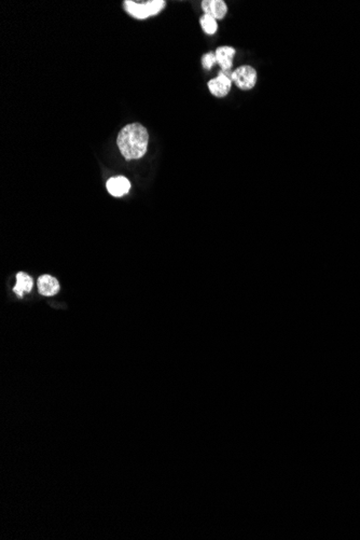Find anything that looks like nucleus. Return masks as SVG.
<instances>
[{"mask_svg":"<svg viewBox=\"0 0 360 540\" xmlns=\"http://www.w3.org/2000/svg\"><path fill=\"white\" fill-rule=\"evenodd\" d=\"M200 23L205 34L207 35L216 34L218 30V23H217V20H215L213 17L204 14V16L200 19Z\"/></svg>","mask_w":360,"mask_h":540,"instance_id":"10","label":"nucleus"},{"mask_svg":"<svg viewBox=\"0 0 360 540\" xmlns=\"http://www.w3.org/2000/svg\"><path fill=\"white\" fill-rule=\"evenodd\" d=\"M149 134L140 123H131L124 126L118 135L119 150L126 160L143 158L148 149Z\"/></svg>","mask_w":360,"mask_h":540,"instance_id":"1","label":"nucleus"},{"mask_svg":"<svg viewBox=\"0 0 360 540\" xmlns=\"http://www.w3.org/2000/svg\"><path fill=\"white\" fill-rule=\"evenodd\" d=\"M202 9L204 14L213 17L215 20H222L228 13V6L223 0H204Z\"/></svg>","mask_w":360,"mask_h":540,"instance_id":"5","label":"nucleus"},{"mask_svg":"<svg viewBox=\"0 0 360 540\" xmlns=\"http://www.w3.org/2000/svg\"><path fill=\"white\" fill-rule=\"evenodd\" d=\"M33 286H34V281L32 277L24 272H20L17 275V285L14 286L13 291L20 298H22L24 294L31 293Z\"/></svg>","mask_w":360,"mask_h":540,"instance_id":"9","label":"nucleus"},{"mask_svg":"<svg viewBox=\"0 0 360 540\" xmlns=\"http://www.w3.org/2000/svg\"><path fill=\"white\" fill-rule=\"evenodd\" d=\"M235 53H236L235 49L229 46L219 47L216 50L215 56L217 60V64L221 67L222 72H229V70L231 69Z\"/></svg>","mask_w":360,"mask_h":540,"instance_id":"6","label":"nucleus"},{"mask_svg":"<svg viewBox=\"0 0 360 540\" xmlns=\"http://www.w3.org/2000/svg\"><path fill=\"white\" fill-rule=\"evenodd\" d=\"M215 64H217V60H216V56H215L214 53H207V54L203 55L202 65L206 70H210L211 68H213V66L215 65Z\"/></svg>","mask_w":360,"mask_h":540,"instance_id":"11","label":"nucleus"},{"mask_svg":"<svg viewBox=\"0 0 360 540\" xmlns=\"http://www.w3.org/2000/svg\"><path fill=\"white\" fill-rule=\"evenodd\" d=\"M232 73L229 72H221L218 74V76L214 79H211L208 82V90L211 94L218 98L225 97L231 91L232 88V79H231Z\"/></svg>","mask_w":360,"mask_h":540,"instance_id":"4","label":"nucleus"},{"mask_svg":"<svg viewBox=\"0 0 360 540\" xmlns=\"http://www.w3.org/2000/svg\"><path fill=\"white\" fill-rule=\"evenodd\" d=\"M38 290L42 296H54L60 291L59 281L50 275H42L38 280Z\"/></svg>","mask_w":360,"mask_h":540,"instance_id":"8","label":"nucleus"},{"mask_svg":"<svg viewBox=\"0 0 360 540\" xmlns=\"http://www.w3.org/2000/svg\"><path fill=\"white\" fill-rule=\"evenodd\" d=\"M106 186H107L108 192L112 196L119 197L129 192L131 189V182L128 178H125V177L118 176L114 177V178H110Z\"/></svg>","mask_w":360,"mask_h":540,"instance_id":"7","label":"nucleus"},{"mask_svg":"<svg viewBox=\"0 0 360 540\" xmlns=\"http://www.w3.org/2000/svg\"><path fill=\"white\" fill-rule=\"evenodd\" d=\"M232 82L235 83L238 89L243 91H249L256 87L258 80L257 70L252 66L244 65L236 68L231 75Z\"/></svg>","mask_w":360,"mask_h":540,"instance_id":"3","label":"nucleus"},{"mask_svg":"<svg viewBox=\"0 0 360 540\" xmlns=\"http://www.w3.org/2000/svg\"><path fill=\"white\" fill-rule=\"evenodd\" d=\"M164 0H149V2H124L125 10L133 18L137 20H146L150 17L157 16L165 8Z\"/></svg>","mask_w":360,"mask_h":540,"instance_id":"2","label":"nucleus"}]
</instances>
